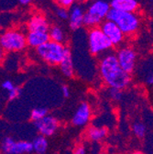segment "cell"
Instances as JSON below:
<instances>
[{"instance_id": "cell-1", "label": "cell", "mask_w": 153, "mask_h": 154, "mask_svg": "<svg viewBox=\"0 0 153 154\" xmlns=\"http://www.w3.org/2000/svg\"><path fill=\"white\" fill-rule=\"evenodd\" d=\"M98 72L102 81L108 88L124 90L131 82L130 74L119 66L117 56L113 52H106L100 58Z\"/></svg>"}, {"instance_id": "cell-2", "label": "cell", "mask_w": 153, "mask_h": 154, "mask_svg": "<svg viewBox=\"0 0 153 154\" xmlns=\"http://www.w3.org/2000/svg\"><path fill=\"white\" fill-rule=\"evenodd\" d=\"M106 19L116 24L125 36H133L140 27V17L137 12H124L111 8Z\"/></svg>"}, {"instance_id": "cell-3", "label": "cell", "mask_w": 153, "mask_h": 154, "mask_svg": "<svg viewBox=\"0 0 153 154\" xmlns=\"http://www.w3.org/2000/svg\"><path fill=\"white\" fill-rule=\"evenodd\" d=\"M110 9L111 8L109 3L104 0L92 2L86 12H84L83 25L89 29L99 27L104 21V19L106 18Z\"/></svg>"}, {"instance_id": "cell-4", "label": "cell", "mask_w": 153, "mask_h": 154, "mask_svg": "<svg viewBox=\"0 0 153 154\" xmlns=\"http://www.w3.org/2000/svg\"><path fill=\"white\" fill-rule=\"evenodd\" d=\"M66 46L63 43L49 41L36 49V52L42 61L50 65H59L64 56Z\"/></svg>"}, {"instance_id": "cell-5", "label": "cell", "mask_w": 153, "mask_h": 154, "mask_svg": "<svg viewBox=\"0 0 153 154\" xmlns=\"http://www.w3.org/2000/svg\"><path fill=\"white\" fill-rule=\"evenodd\" d=\"M0 46L4 51H21L27 47L26 34L16 29H8L0 36Z\"/></svg>"}, {"instance_id": "cell-6", "label": "cell", "mask_w": 153, "mask_h": 154, "mask_svg": "<svg viewBox=\"0 0 153 154\" xmlns=\"http://www.w3.org/2000/svg\"><path fill=\"white\" fill-rule=\"evenodd\" d=\"M88 48L91 54L93 56H98L108 52V51L113 48V45L103 33L100 27H95L89 29Z\"/></svg>"}, {"instance_id": "cell-7", "label": "cell", "mask_w": 153, "mask_h": 154, "mask_svg": "<svg viewBox=\"0 0 153 154\" xmlns=\"http://www.w3.org/2000/svg\"><path fill=\"white\" fill-rule=\"evenodd\" d=\"M117 56L119 66L127 73L131 74L135 70L137 63V52L130 46H121L118 48L117 52L115 53Z\"/></svg>"}, {"instance_id": "cell-8", "label": "cell", "mask_w": 153, "mask_h": 154, "mask_svg": "<svg viewBox=\"0 0 153 154\" xmlns=\"http://www.w3.org/2000/svg\"><path fill=\"white\" fill-rule=\"evenodd\" d=\"M1 150L4 154H29L33 151L31 142L27 140L16 141L11 137H6L3 140Z\"/></svg>"}, {"instance_id": "cell-9", "label": "cell", "mask_w": 153, "mask_h": 154, "mask_svg": "<svg viewBox=\"0 0 153 154\" xmlns=\"http://www.w3.org/2000/svg\"><path fill=\"white\" fill-rule=\"evenodd\" d=\"M103 33L106 36V38L110 41L113 47L120 46L125 41V35L122 33L120 29L110 20H104L99 26Z\"/></svg>"}, {"instance_id": "cell-10", "label": "cell", "mask_w": 153, "mask_h": 154, "mask_svg": "<svg viewBox=\"0 0 153 154\" xmlns=\"http://www.w3.org/2000/svg\"><path fill=\"white\" fill-rule=\"evenodd\" d=\"M34 124L36 129L40 133V135L46 138L54 135L60 127L59 120L55 117H53V116H50L49 114L41 120L34 122Z\"/></svg>"}, {"instance_id": "cell-11", "label": "cell", "mask_w": 153, "mask_h": 154, "mask_svg": "<svg viewBox=\"0 0 153 154\" xmlns=\"http://www.w3.org/2000/svg\"><path fill=\"white\" fill-rule=\"evenodd\" d=\"M92 118V109L88 103H82L76 109L72 118V124L75 127H84Z\"/></svg>"}, {"instance_id": "cell-12", "label": "cell", "mask_w": 153, "mask_h": 154, "mask_svg": "<svg viewBox=\"0 0 153 154\" xmlns=\"http://www.w3.org/2000/svg\"><path fill=\"white\" fill-rule=\"evenodd\" d=\"M50 26L47 17L42 14L33 15L27 23L28 31H43L48 32Z\"/></svg>"}, {"instance_id": "cell-13", "label": "cell", "mask_w": 153, "mask_h": 154, "mask_svg": "<svg viewBox=\"0 0 153 154\" xmlns=\"http://www.w3.org/2000/svg\"><path fill=\"white\" fill-rule=\"evenodd\" d=\"M84 11L80 5H73L69 11V26L71 29L77 30L79 29L84 23Z\"/></svg>"}, {"instance_id": "cell-14", "label": "cell", "mask_w": 153, "mask_h": 154, "mask_svg": "<svg viewBox=\"0 0 153 154\" xmlns=\"http://www.w3.org/2000/svg\"><path fill=\"white\" fill-rule=\"evenodd\" d=\"M50 41L48 32L43 31H28L26 34L27 46L37 49Z\"/></svg>"}, {"instance_id": "cell-15", "label": "cell", "mask_w": 153, "mask_h": 154, "mask_svg": "<svg viewBox=\"0 0 153 154\" xmlns=\"http://www.w3.org/2000/svg\"><path fill=\"white\" fill-rule=\"evenodd\" d=\"M109 5L112 9L124 12H137L139 8L138 0H111Z\"/></svg>"}, {"instance_id": "cell-16", "label": "cell", "mask_w": 153, "mask_h": 154, "mask_svg": "<svg viewBox=\"0 0 153 154\" xmlns=\"http://www.w3.org/2000/svg\"><path fill=\"white\" fill-rule=\"evenodd\" d=\"M62 73L68 78H72L74 75V66H73V61H72V51L70 48L66 47L64 56L63 58L62 62L59 64Z\"/></svg>"}, {"instance_id": "cell-17", "label": "cell", "mask_w": 153, "mask_h": 154, "mask_svg": "<svg viewBox=\"0 0 153 154\" xmlns=\"http://www.w3.org/2000/svg\"><path fill=\"white\" fill-rule=\"evenodd\" d=\"M86 136L93 142H99L107 136V129L104 127L91 126L86 131Z\"/></svg>"}, {"instance_id": "cell-18", "label": "cell", "mask_w": 153, "mask_h": 154, "mask_svg": "<svg viewBox=\"0 0 153 154\" xmlns=\"http://www.w3.org/2000/svg\"><path fill=\"white\" fill-rule=\"evenodd\" d=\"M32 144V150L36 152L37 154H44L49 147V142L46 137L39 135L34 138V140L31 141Z\"/></svg>"}, {"instance_id": "cell-19", "label": "cell", "mask_w": 153, "mask_h": 154, "mask_svg": "<svg viewBox=\"0 0 153 154\" xmlns=\"http://www.w3.org/2000/svg\"><path fill=\"white\" fill-rule=\"evenodd\" d=\"M48 33H49V37H50V41L59 42V43H63L66 40V36H65L63 29L58 25L51 26L50 28Z\"/></svg>"}, {"instance_id": "cell-20", "label": "cell", "mask_w": 153, "mask_h": 154, "mask_svg": "<svg viewBox=\"0 0 153 154\" xmlns=\"http://www.w3.org/2000/svg\"><path fill=\"white\" fill-rule=\"evenodd\" d=\"M47 115H48V109L47 108L41 107V106L35 107L30 112V119L33 122H37V121L41 120V119H43L44 117H46Z\"/></svg>"}, {"instance_id": "cell-21", "label": "cell", "mask_w": 153, "mask_h": 154, "mask_svg": "<svg viewBox=\"0 0 153 154\" xmlns=\"http://www.w3.org/2000/svg\"><path fill=\"white\" fill-rule=\"evenodd\" d=\"M132 131L137 138L142 139L145 137L147 128L142 122H135L132 125Z\"/></svg>"}, {"instance_id": "cell-22", "label": "cell", "mask_w": 153, "mask_h": 154, "mask_svg": "<svg viewBox=\"0 0 153 154\" xmlns=\"http://www.w3.org/2000/svg\"><path fill=\"white\" fill-rule=\"evenodd\" d=\"M123 90H119L117 88H108L107 94L109 95V97L115 101V102H119L122 100L123 97Z\"/></svg>"}, {"instance_id": "cell-23", "label": "cell", "mask_w": 153, "mask_h": 154, "mask_svg": "<svg viewBox=\"0 0 153 154\" xmlns=\"http://www.w3.org/2000/svg\"><path fill=\"white\" fill-rule=\"evenodd\" d=\"M55 15L58 18L62 19V20H66L69 17V10L64 8L58 7L55 10Z\"/></svg>"}, {"instance_id": "cell-24", "label": "cell", "mask_w": 153, "mask_h": 154, "mask_svg": "<svg viewBox=\"0 0 153 154\" xmlns=\"http://www.w3.org/2000/svg\"><path fill=\"white\" fill-rule=\"evenodd\" d=\"M8 99L9 100H15L17 98H18L21 94V88L18 86H15L11 91H9L8 93Z\"/></svg>"}, {"instance_id": "cell-25", "label": "cell", "mask_w": 153, "mask_h": 154, "mask_svg": "<svg viewBox=\"0 0 153 154\" xmlns=\"http://www.w3.org/2000/svg\"><path fill=\"white\" fill-rule=\"evenodd\" d=\"M54 1L58 7L64 8L66 9L72 8L75 3V0H54Z\"/></svg>"}, {"instance_id": "cell-26", "label": "cell", "mask_w": 153, "mask_h": 154, "mask_svg": "<svg viewBox=\"0 0 153 154\" xmlns=\"http://www.w3.org/2000/svg\"><path fill=\"white\" fill-rule=\"evenodd\" d=\"M1 87H2L3 90L7 91V92L8 93L9 91H11V90L15 87V85H14V84H13L10 80H6V81H4V82L2 83Z\"/></svg>"}, {"instance_id": "cell-27", "label": "cell", "mask_w": 153, "mask_h": 154, "mask_svg": "<svg viewBox=\"0 0 153 154\" xmlns=\"http://www.w3.org/2000/svg\"><path fill=\"white\" fill-rule=\"evenodd\" d=\"M73 154H87L85 147L84 145H80L78 147H76V149L73 151Z\"/></svg>"}, {"instance_id": "cell-28", "label": "cell", "mask_w": 153, "mask_h": 154, "mask_svg": "<svg viewBox=\"0 0 153 154\" xmlns=\"http://www.w3.org/2000/svg\"><path fill=\"white\" fill-rule=\"evenodd\" d=\"M62 94L64 97H69L70 96V94H71V91H70V88L68 85H63L62 86Z\"/></svg>"}, {"instance_id": "cell-29", "label": "cell", "mask_w": 153, "mask_h": 154, "mask_svg": "<svg viewBox=\"0 0 153 154\" xmlns=\"http://www.w3.org/2000/svg\"><path fill=\"white\" fill-rule=\"evenodd\" d=\"M18 1H20V3L23 6H28L32 2V0H18Z\"/></svg>"}, {"instance_id": "cell-30", "label": "cell", "mask_w": 153, "mask_h": 154, "mask_svg": "<svg viewBox=\"0 0 153 154\" xmlns=\"http://www.w3.org/2000/svg\"><path fill=\"white\" fill-rule=\"evenodd\" d=\"M147 83L148 84V85H153V72H151V74L148 77V79H147Z\"/></svg>"}, {"instance_id": "cell-31", "label": "cell", "mask_w": 153, "mask_h": 154, "mask_svg": "<svg viewBox=\"0 0 153 154\" xmlns=\"http://www.w3.org/2000/svg\"><path fill=\"white\" fill-rule=\"evenodd\" d=\"M3 57H4V51L1 48V46H0V63L3 61Z\"/></svg>"}, {"instance_id": "cell-32", "label": "cell", "mask_w": 153, "mask_h": 154, "mask_svg": "<svg viewBox=\"0 0 153 154\" xmlns=\"http://www.w3.org/2000/svg\"><path fill=\"white\" fill-rule=\"evenodd\" d=\"M129 154H144V153L141 152V151H134V152H131Z\"/></svg>"}, {"instance_id": "cell-33", "label": "cell", "mask_w": 153, "mask_h": 154, "mask_svg": "<svg viewBox=\"0 0 153 154\" xmlns=\"http://www.w3.org/2000/svg\"><path fill=\"white\" fill-rule=\"evenodd\" d=\"M85 1H88V2H94V1H98V0H85Z\"/></svg>"}]
</instances>
